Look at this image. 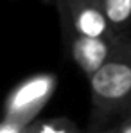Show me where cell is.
Instances as JSON below:
<instances>
[{
    "mask_svg": "<svg viewBox=\"0 0 131 133\" xmlns=\"http://www.w3.org/2000/svg\"><path fill=\"white\" fill-rule=\"evenodd\" d=\"M56 87L58 77L50 72L34 74L23 79L7 94L2 108V119L22 126L34 124L38 115L54 95Z\"/></svg>",
    "mask_w": 131,
    "mask_h": 133,
    "instance_id": "2",
    "label": "cell"
},
{
    "mask_svg": "<svg viewBox=\"0 0 131 133\" xmlns=\"http://www.w3.org/2000/svg\"><path fill=\"white\" fill-rule=\"evenodd\" d=\"M111 31L119 38H131V0H101Z\"/></svg>",
    "mask_w": 131,
    "mask_h": 133,
    "instance_id": "5",
    "label": "cell"
},
{
    "mask_svg": "<svg viewBox=\"0 0 131 133\" xmlns=\"http://www.w3.org/2000/svg\"><path fill=\"white\" fill-rule=\"evenodd\" d=\"M54 4L61 18L63 36L119 38L109 27L101 0H58Z\"/></svg>",
    "mask_w": 131,
    "mask_h": 133,
    "instance_id": "3",
    "label": "cell"
},
{
    "mask_svg": "<svg viewBox=\"0 0 131 133\" xmlns=\"http://www.w3.org/2000/svg\"><path fill=\"white\" fill-rule=\"evenodd\" d=\"M93 111L101 117L131 113V38H126L90 79Z\"/></svg>",
    "mask_w": 131,
    "mask_h": 133,
    "instance_id": "1",
    "label": "cell"
},
{
    "mask_svg": "<svg viewBox=\"0 0 131 133\" xmlns=\"http://www.w3.org/2000/svg\"><path fill=\"white\" fill-rule=\"evenodd\" d=\"M111 133H131V113L124 115L122 121L111 128Z\"/></svg>",
    "mask_w": 131,
    "mask_h": 133,
    "instance_id": "8",
    "label": "cell"
},
{
    "mask_svg": "<svg viewBox=\"0 0 131 133\" xmlns=\"http://www.w3.org/2000/svg\"><path fill=\"white\" fill-rule=\"evenodd\" d=\"M31 133H77V128L66 121V119H54V121H43L34 122Z\"/></svg>",
    "mask_w": 131,
    "mask_h": 133,
    "instance_id": "6",
    "label": "cell"
},
{
    "mask_svg": "<svg viewBox=\"0 0 131 133\" xmlns=\"http://www.w3.org/2000/svg\"><path fill=\"white\" fill-rule=\"evenodd\" d=\"M102 133H111V128H108V130H104Z\"/></svg>",
    "mask_w": 131,
    "mask_h": 133,
    "instance_id": "9",
    "label": "cell"
},
{
    "mask_svg": "<svg viewBox=\"0 0 131 133\" xmlns=\"http://www.w3.org/2000/svg\"><path fill=\"white\" fill-rule=\"evenodd\" d=\"M52 2H58V0H52Z\"/></svg>",
    "mask_w": 131,
    "mask_h": 133,
    "instance_id": "10",
    "label": "cell"
},
{
    "mask_svg": "<svg viewBox=\"0 0 131 133\" xmlns=\"http://www.w3.org/2000/svg\"><path fill=\"white\" fill-rule=\"evenodd\" d=\"M126 38H83V36H65L68 52L74 63L88 79L109 59L117 47Z\"/></svg>",
    "mask_w": 131,
    "mask_h": 133,
    "instance_id": "4",
    "label": "cell"
},
{
    "mask_svg": "<svg viewBox=\"0 0 131 133\" xmlns=\"http://www.w3.org/2000/svg\"><path fill=\"white\" fill-rule=\"evenodd\" d=\"M31 131H32V124L22 126V124H15V122L0 119V133H31Z\"/></svg>",
    "mask_w": 131,
    "mask_h": 133,
    "instance_id": "7",
    "label": "cell"
}]
</instances>
